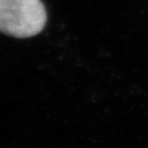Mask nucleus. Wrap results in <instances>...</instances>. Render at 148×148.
I'll return each instance as SVG.
<instances>
[{
    "instance_id": "obj_1",
    "label": "nucleus",
    "mask_w": 148,
    "mask_h": 148,
    "mask_svg": "<svg viewBox=\"0 0 148 148\" xmlns=\"http://www.w3.org/2000/svg\"><path fill=\"white\" fill-rule=\"evenodd\" d=\"M46 23V11L40 0H0V31L25 38L36 36Z\"/></svg>"
}]
</instances>
